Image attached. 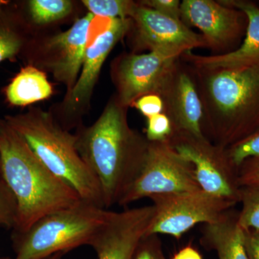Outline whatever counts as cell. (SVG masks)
Wrapping results in <instances>:
<instances>
[{
	"label": "cell",
	"instance_id": "1",
	"mask_svg": "<svg viewBox=\"0 0 259 259\" xmlns=\"http://www.w3.org/2000/svg\"><path fill=\"white\" fill-rule=\"evenodd\" d=\"M76 137L80 156L101 187L104 207L119 204L144 166L149 146L146 136L130 127L127 107L115 95L98 120Z\"/></svg>",
	"mask_w": 259,
	"mask_h": 259
},
{
	"label": "cell",
	"instance_id": "2",
	"mask_svg": "<svg viewBox=\"0 0 259 259\" xmlns=\"http://www.w3.org/2000/svg\"><path fill=\"white\" fill-rule=\"evenodd\" d=\"M192 68L203 107V133L209 141L227 148L259 128V66Z\"/></svg>",
	"mask_w": 259,
	"mask_h": 259
},
{
	"label": "cell",
	"instance_id": "3",
	"mask_svg": "<svg viewBox=\"0 0 259 259\" xmlns=\"http://www.w3.org/2000/svg\"><path fill=\"white\" fill-rule=\"evenodd\" d=\"M0 175L16 200L15 233H23L44 216L82 201L5 120L0 121Z\"/></svg>",
	"mask_w": 259,
	"mask_h": 259
},
{
	"label": "cell",
	"instance_id": "4",
	"mask_svg": "<svg viewBox=\"0 0 259 259\" xmlns=\"http://www.w3.org/2000/svg\"><path fill=\"white\" fill-rule=\"evenodd\" d=\"M5 121L40 161L81 200L105 208L101 187L80 156L76 135L70 134L51 113L41 110L8 116Z\"/></svg>",
	"mask_w": 259,
	"mask_h": 259
},
{
	"label": "cell",
	"instance_id": "5",
	"mask_svg": "<svg viewBox=\"0 0 259 259\" xmlns=\"http://www.w3.org/2000/svg\"><path fill=\"white\" fill-rule=\"evenodd\" d=\"M112 211L81 201L37 220L26 231L15 233L14 259H44L90 243Z\"/></svg>",
	"mask_w": 259,
	"mask_h": 259
},
{
	"label": "cell",
	"instance_id": "6",
	"mask_svg": "<svg viewBox=\"0 0 259 259\" xmlns=\"http://www.w3.org/2000/svg\"><path fill=\"white\" fill-rule=\"evenodd\" d=\"M193 165L177 152L169 140L150 142L141 173L118 205L153 196L201 190Z\"/></svg>",
	"mask_w": 259,
	"mask_h": 259
},
{
	"label": "cell",
	"instance_id": "7",
	"mask_svg": "<svg viewBox=\"0 0 259 259\" xmlns=\"http://www.w3.org/2000/svg\"><path fill=\"white\" fill-rule=\"evenodd\" d=\"M154 217L148 235H168L180 240L196 225L209 224L236 204L201 190L151 197Z\"/></svg>",
	"mask_w": 259,
	"mask_h": 259
},
{
	"label": "cell",
	"instance_id": "8",
	"mask_svg": "<svg viewBox=\"0 0 259 259\" xmlns=\"http://www.w3.org/2000/svg\"><path fill=\"white\" fill-rule=\"evenodd\" d=\"M171 146L193 165L201 189L236 204L240 202L238 169L226 148L213 144L206 138L182 132H173Z\"/></svg>",
	"mask_w": 259,
	"mask_h": 259
},
{
	"label": "cell",
	"instance_id": "9",
	"mask_svg": "<svg viewBox=\"0 0 259 259\" xmlns=\"http://www.w3.org/2000/svg\"><path fill=\"white\" fill-rule=\"evenodd\" d=\"M181 19L187 26L199 30L211 55H223L238 49L248 27L243 12L214 0H184Z\"/></svg>",
	"mask_w": 259,
	"mask_h": 259
},
{
	"label": "cell",
	"instance_id": "10",
	"mask_svg": "<svg viewBox=\"0 0 259 259\" xmlns=\"http://www.w3.org/2000/svg\"><path fill=\"white\" fill-rule=\"evenodd\" d=\"M178 59L154 51L120 56L112 70L119 102L127 108L144 95H159Z\"/></svg>",
	"mask_w": 259,
	"mask_h": 259
},
{
	"label": "cell",
	"instance_id": "11",
	"mask_svg": "<svg viewBox=\"0 0 259 259\" xmlns=\"http://www.w3.org/2000/svg\"><path fill=\"white\" fill-rule=\"evenodd\" d=\"M131 20L136 29L138 46L149 49L150 52L180 58L187 51L207 48L203 36L182 20L165 16L139 2Z\"/></svg>",
	"mask_w": 259,
	"mask_h": 259
},
{
	"label": "cell",
	"instance_id": "12",
	"mask_svg": "<svg viewBox=\"0 0 259 259\" xmlns=\"http://www.w3.org/2000/svg\"><path fill=\"white\" fill-rule=\"evenodd\" d=\"M158 95L163 100V113L169 117L173 132L206 138L203 107L192 66L179 58Z\"/></svg>",
	"mask_w": 259,
	"mask_h": 259
},
{
	"label": "cell",
	"instance_id": "13",
	"mask_svg": "<svg viewBox=\"0 0 259 259\" xmlns=\"http://www.w3.org/2000/svg\"><path fill=\"white\" fill-rule=\"evenodd\" d=\"M154 214L153 205L112 211L90 244L96 252L97 259H132Z\"/></svg>",
	"mask_w": 259,
	"mask_h": 259
},
{
	"label": "cell",
	"instance_id": "14",
	"mask_svg": "<svg viewBox=\"0 0 259 259\" xmlns=\"http://www.w3.org/2000/svg\"><path fill=\"white\" fill-rule=\"evenodd\" d=\"M223 4L241 10L248 18L243 41L236 50L223 55H198L187 51L180 56L197 69H236L259 66V5L248 0H222Z\"/></svg>",
	"mask_w": 259,
	"mask_h": 259
},
{
	"label": "cell",
	"instance_id": "15",
	"mask_svg": "<svg viewBox=\"0 0 259 259\" xmlns=\"http://www.w3.org/2000/svg\"><path fill=\"white\" fill-rule=\"evenodd\" d=\"M93 17L92 13H88L76 20L69 30L58 34L48 42L49 50L54 54L49 67L56 79L66 85L69 94L77 81L82 68L88 27Z\"/></svg>",
	"mask_w": 259,
	"mask_h": 259
},
{
	"label": "cell",
	"instance_id": "16",
	"mask_svg": "<svg viewBox=\"0 0 259 259\" xmlns=\"http://www.w3.org/2000/svg\"><path fill=\"white\" fill-rule=\"evenodd\" d=\"M131 26V19H114L110 30L87 49L81 74L68 96L67 103L70 108H81L90 101L102 65Z\"/></svg>",
	"mask_w": 259,
	"mask_h": 259
},
{
	"label": "cell",
	"instance_id": "17",
	"mask_svg": "<svg viewBox=\"0 0 259 259\" xmlns=\"http://www.w3.org/2000/svg\"><path fill=\"white\" fill-rule=\"evenodd\" d=\"M238 213L228 209L217 221L204 225L202 230L201 244L214 250L218 259H248L244 233L238 223Z\"/></svg>",
	"mask_w": 259,
	"mask_h": 259
},
{
	"label": "cell",
	"instance_id": "18",
	"mask_svg": "<svg viewBox=\"0 0 259 259\" xmlns=\"http://www.w3.org/2000/svg\"><path fill=\"white\" fill-rule=\"evenodd\" d=\"M52 93V87L47 75L30 66L22 69L6 90L8 101L16 106L41 101L49 98Z\"/></svg>",
	"mask_w": 259,
	"mask_h": 259
},
{
	"label": "cell",
	"instance_id": "19",
	"mask_svg": "<svg viewBox=\"0 0 259 259\" xmlns=\"http://www.w3.org/2000/svg\"><path fill=\"white\" fill-rule=\"evenodd\" d=\"M242 209L238 213V223L243 231H259V184L240 187Z\"/></svg>",
	"mask_w": 259,
	"mask_h": 259
},
{
	"label": "cell",
	"instance_id": "20",
	"mask_svg": "<svg viewBox=\"0 0 259 259\" xmlns=\"http://www.w3.org/2000/svg\"><path fill=\"white\" fill-rule=\"evenodd\" d=\"M28 5L32 20L37 24L60 20L72 10V3L68 0H31Z\"/></svg>",
	"mask_w": 259,
	"mask_h": 259
},
{
	"label": "cell",
	"instance_id": "21",
	"mask_svg": "<svg viewBox=\"0 0 259 259\" xmlns=\"http://www.w3.org/2000/svg\"><path fill=\"white\" fill-rule=\"evenodd\" d=\"M90 13L112 19H131L138 3L129 0H83Z\"/></svg>",
	"mask_w": 259,
	"mask_h": 259
},
{
	"label": "cell",
	"instance_id": "22",
	"mask_svg": "<svg viewBox=\"0 0 259 259\" xmlns=\"http://www.w3.org/2000/svg\"><path fill=\"white\" fill-rule=\"evenodd\" d=\"M226 151L238 169L245 160L259 156V128L248 137L227 148Z\"/></svg>",
	"mask_w": 259,
	"mask_h": 259
},
{
	"label": "cell",
	"instance_id": "23",
	"mask_svg": "<svg viewBox=\"0 0 259 259\" xmlns=\"http://www.w3.org/2000/svg\"><path fill=\"white\" fill-rule=\"evenodd\" d=\"M16 218V200L0 175V228L14 229Z\"/></svg>",
	"mask_w": 259,
	"mask_h": 259
},
{
	"label": "cell",
	"instance_id": "24",
	"mask_svg": "<svg viewBox=\"0 0 259 259\" xmlns=\"http://www.w3.org/2000/svg\"><path fill=\"white\" fill-rule=\"evenodd\" d=\"M172 134L173 126L166 114H158L147 118L146 137L150 142L168 141Z\"/></svg>",
	"mask_w": 259,
	"mask_h": 259
},
{
	"label": "cell",
	"instance_id": "25",
	"mask_svg": "<svg viewBox=\"0 0 259 259\" xmlns=\"http://www.w3.org/2000/svg\"><path fill=\"white\" fill-rule=\"evenodd\" d=\"M132 259H164L158 235L145 236L139 242Z\"/></svg>",
	"mask_w": 259,
	"mask_h": 259
},
{
	"label": "cell",
	"instance_id": "26",
	"mask_svg": "<svg viewBox=\"0 0 259 259\" xmlns=\"http://www.w3.org/2000/svg\"><path fill=\"white\" fill-rule=\"evenodd\" d=\"M21 45V39L18 34L0 23V62L14 57Z\"/></svg>",
	"mask_w": 259,
	"mask_h": 259
},
{
	"label": "cell",
	"instance_id": "27",
	"mask_svg": "<svg viewBox=\"0 0 259 259\" xmlns=\"http://www.w3.org/2000/svg\"><path fill=\"white\" fill-rule=\"evenodd\" d=\"M131 107H134L145 117L149 118L153 116L163 113V102L158 95L151 94L140 97L134 102Z\"/></svg>",
	"mask_w": 259,
	"mask_h": 259
},
{
	"label": "cell",
	"instance_id": "28",
	"mask_svg": "<svg viewBox=\"0 0 259 259\" xmlns=\"http://www.w3.org/2000/svg\"><path fill=\"white\" fill-rule=\"evenodd\" d=\"M139 3L165 16L182 20L181 2L179 0H143L139 1Z\"/></svg>",
	"mask_w": 259,
	"mask_h": 259
},
{
	"label": "cell",
	"instance_id": "29",
	"mask_svg": "<svg viewBox=\"0 0 259 259\" xmlns=\"http://www.w3.org/2000/svg\"><path fill=\"white\" fill-rule=\"evenodd\" d=\"M238 180L240 187L259 184V156L248 158L241 163Z\"/></svg>",
	"mask_w": 259,
	"mask_h": 259
},
{
	"label": "cell",
	"instance_id": "30",
	"mask_svg": "<svg viewBox=\"0 0 259 259\" xmlns=\"http://www.w3.org/2000/svg\"><path fill=\"white\" fill-rule=\"evenodd\" d=\"M113 20L114 19L106 18V17L94 15L88 27L87 49L93 45L98 37L110 30Z\"/></svg>",
	"mask_w": 259,
	"mask_h": 259
},
{
	"label": "cell",
	"instance_id": "31",
	"mask_svg": "<svg viewBox=\"0 0 259 259\" xmlns=\"http://www.w3.org/2000/svg\"><path fill=\"white\" fill-rule=\"evenodd\" d=\"M244 244L248 259H259V231L245 230Z\"/></svg>",
	"mask_w": 259,
	"mask_h": 259
},
{
	"label": "cell",
	"instance_id": "32",
	"mask_svg": "<svg viewBox=\"0 0 259 259\" xmlns=\"http://www.w3.org/2000/svg\"><path fill=\"white\" fill-rule=\"evenodd\" d=\"M173 259H202V257L196 248L187 245L177 253Z\"/></svg>",
	"mask_w": 259,
	"mask_h": 259
},
{
	"label": "cell",
	"instance_id": "33",
	"mask_svg": "<svg viewBox=\"0 0 259 259\" xmlns=\"http://www.w3.org/2000/svg\"><path fill=\"white\" fill-rule=\"evenodd\" d=\"M64 254L65 253H56V254L51 255V256L47 257V258L44 259H62Z\"/></svg>",
	"mask_w": 259,
	"mask_h": 259
},
{
	"label": "cell",
	"instance_id": "34",
	"mask_svg": "<svg viewBox=\"0 0 259 259\" xmlns=\"http://www.w3.org/2000/svg\"><path fill=\"white\" fill-rule=\"evenodd\" d=\"M5 4V2L4 1H1L0 0V10H1L2 6H3V5Z\"/></svg>",
	"mask_w": 259,
	"mask_h": 259
},
{
	"label": "cell",
	"instance_id": "35",
	"mask_svg": "<svg viewBox=\"0 0 259 259\" xmlns=\"http://www.w3.org/2000/svg\"><path fill=\"white\" fill-rule=\"evenodd\" d=\"M2 259H10V258H2Z\"/></svg>",
	"mask_w": 259,
	"mask_h": 259
}]
</instances>
